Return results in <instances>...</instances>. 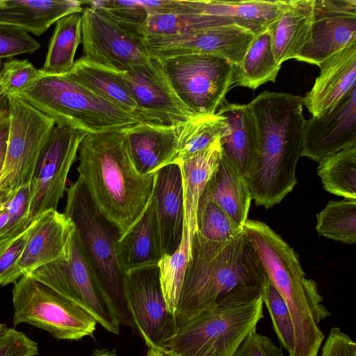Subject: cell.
<instances>
[{
  "instance_id": "1",
  "label": "cell",
  "mask_w": 356,
  "mask_h": 356,
  "mask_svg": "<svg viewBox=\"0 0 356 356\" xmlns=\"http://www.w3.org/2000/svg\"><path fill=\"white\" fill-rule=\"evenodd\" d=\"M267 282L243 232L224 243L196 232L175 314L177 325L216 306L263 297Z\"/></svg>"
},
{
  "instance_id": "2",
  "label": "cell",
  "mask_w": 356,
  "mask_h": 356,
  "mask_svg": "<svg viewBox=\"0 0 356 356\" xmlns=\"http://www.w3.org/2000/svg\"><path fill=\"white\" fill-rule=\"evenodd\" d=\"M78 159L79 178L99 211L122 235L145 209L155 173L138 171L122 129L88 134Z\"/></svg>"
},
{
  "instance_id": "3",
  "label": "cell",
  "mask_w": 356,
  "mask_h": 356,
  "mask_svg": "<svg viewBox=\"0 0 356 356\" xmlns=\"http://www.w3.org/2000/svg\"><path fill=\"white\" fill-rule=\"evenodd\" d=\"M300 95L264 91L250 104L257 120L259 153L247 183L257 206L279 204L297 183L305 119Z\"/></svg>"
},
{
  "instance_id": "4",
  "label": "cell",
  "mask_w": 356,
  "mask_h": 356,
  "mask_svg": "<svg viewBox=\"0 0 356 356\" xmlns=\"http://www.w3.org/2000/svg\"><path fill=\"white\" fill-rule=\"evenodd\" d=\"M243 232L289 309L296 337L293 356H318L325 338L318 325L330 313L322 304L316 283L306 277L295 250L266 223L248 220Z\"/></svg>"
},
{
  "instance_id": "5",
  "label": "cell",
  "mask_w": 356,
  "mask_h": 356,
  "mask_svg": "<svg viewBox=\"0 0 356 356\" xmlns=\"http://www.w3.org/2000/svg\"><path fill=\"white\" fill-rule=\"evenodd\" d=\"M18 95L51 118L55 125L79 129L88 134L121 130L143 121L138 115L100 97L66 73L42 72Z\"/></svg>"
},
{
  "instance_id": "6",
  "label": "cell",
  "mask_w": 356,
  "mask_h": 356,
  "mask_svg": "<svg viewBox=\"0 0 356 356\" xmlns=\"http://www.w3.org/2000/svg\"><path fill=\"white\" fill-rule=\"evenodd\" d=\"M64 214L72 222L84 256L112 302L120 324L134 327L123 289L124 273L117 259L119 229L98 209L81 179L67 188Z\"/></svg>"
},
{
  "instance_id": "7",
  "label": "cell",
  "mask_w": 356,
  "mask_h": 356,
  "mask_svg": "<svg viewBox=\"0 0 356 356\" xmlns=\"http://www.w3.org/2000/svg\"><path fill=\"white\" fill-rule=\"evenodd\" d=\"M263 297L220 305L178 325L172 356H233L264 317Z\"/></svg>"
},
{
  "instance_id": "8",
  "label": "cell",
  "mask_w": 356,
  "mask_h": 356,
  "mask_svg": "<svg viewBox=\"0 0 356 356\" xmlns=\"http://www.w3.org/2000/svg\"><path fill=\"white\" fill-rule=\"evenodd\" d=\"M13 324H29L58 339L92 336L97 321L85 309L29 275L13 289Z\"/></svg>"
},
{
  "instance_id": "9",
  "label": "cell",
  "mask_w": 356,
  "mask_h": 356,
  "mask_svg": "<svg viewBox=\"0 0 356 356\" xmlns=\"http://www.w3.org/2000/svg\"><path fill=\"white\" fill-rule=\"evenodd\" d=\"M9 132L0 191L8 195L31 182L54 120L17 95H6Z\"/></svg>"
},
{
  "instance_id": "10",
  "label": "cell",
  "mask_w": 356,
  "mask_h": 356,
  "mask_svg": "<svg viewBox=\"0 0 356 356\" xmlns=\"http://www.w3.org/2000/svg\"><path fill=\"white\" fill-rule=\"evenodd\" d=\"M29 275L85 309L106 330L119 334L116 311L92 273L75 232L68 259L44 265Z\"/></svg>"
},
{
  "instance_id": "11",
  "label": "cell",
  "mask_w": 356,
  "mask_h": 356,
  "mask_svg": "<svg viewBox=\"0 0 356 356\" xmlns=\"http://www.w3.org/2000/svg\"><path fill=\"white\" fill-rule=\"evenodd\" d=\"M160 62L177 96L194 115L216 113L234 85V65L220 57L191 54Z\"/></svg>"
},
{
  "instance_id": "12",
  "label": "cell",
  "mask_w": 356,
  "mask_h": 356,
  "mask_svg": "<svg viewBox=\"0 0 356 356\" xmlns=\"http://www.w3.org/2000/svg\"><path fill=\"white\" fill-rule=\"evenodd\" d=\"M123 289L134 327L148 348L168 350L178 325L168 309L157 265L125 273Z\"/></svg>"
},
{
  "instance_id": "13",
  "label": "cell",
  "mask_w": 356,
  "mask_h": 356,
  "mask_svg": "<svg viewBox=\"0 0 356 356\" xmlns=\"http://www.w3.org/2000/svg\"><path fill=\"white\" fill-rule=\"evenodd\" d=\"M87 132L79 129L55 125L40 155L31 181L32 220L57 210L66 190V181L75 162L80 144Z\"/></svg>"
},
{
  "instance_id": "14",
  "label": "cell",
  "mask_w": 356,
  "mask_h": 356,
  "mask_svg": "<svg viewBox=\"0 0 356 356\" xmlns=\"http://www.w3.org/2000/svg\"><path fill=\"white\" fill-rule=\"evenodd\" d=\"M255 33L238 25L202 29L168 35L143 38L151 58L163 61L172 57L208 54L241 65Z\"/></svg>"
},
{
  "instance_id": "15",
  "label": "cell",
  "mask_w": 356,
  "mask_h": 356,
  "mask_svg": "<svg viewBox=\"0 0 356 356\" xmlns=\"http://www.w3.org/2000/svg\"><path fill=\"white\" fill-rule=\"evenodd\" d=\"M81 19L85 58L120 72L151 60L143 38L125 30L99 10L84 8Z\"/></svg>"
},
{
  "instance_id": "16",
  "label": "cell",
  "mask_w": 356,
  "mask_h": 356,
  "mask_svg": "<svg viewBox=\"0 0 356 356\" xmlns=\"http://www.w3.org/2000/svg\"><path fill=\"white\" fill-rule=\"evenodd\" d=\"M122 74L143 121L178 125L196 115L177 96L161 62L152 58Z\"/></svg>"
},
{
  "instance_id": "17",
  "label": "cell",
  "mask_w": 356,
  "mask_h": 356,
  "mask_svg": "<svg viewBox=\"0 0 356 356\" xmlns=\"http://www.w3.org/2000/svg\"><path fill=\"white\" fill-rule=\"evenodd\" d=\"M356 44V0H314L309 39L297 60L318 66Z\"/></svg>"
},
{
  "instance_id": "18",
  "label": "cell",
  "mask_w": 356,
  "mask_h": 356,
  "mask_svg": "<svg viewBox=\"0 0 356 356\" xmlns=\"http://www.w3.org/2000/svg\"><path fill=\"white\" fill-rule=\"evenodd\" d=\"M356 146V88L332 112L305 120L302 154L318 163Z\"/></svg>"
},
{
  "instance_id": "19",
  "label": "cell",
  "mask_w": 356,
  "mask_h": 356,
  "mask_svg": "<svg viewBox=\"0 0 356 356\" xmlns=\"http://www.w3.org/2000/svg\"><path fill=\"white\" fill-rule=\"evenodd\" d=\"M291 0L188 1L197 15L200 29L238 25L257 34L268 27Z\"/></svg>"
},
{
  "instance_id": "20",
  "label": "cell",
  "mask_w": 356,
  "mask_h": 356,
  "mask_svg": "<svg viewBox=\"0 0 356 356\" xmlns=\"http://www.w3.org/2000/svg\"><path fill=\"white\" fill-rule=\"evenodd\" d=\"M318 67L319 76L302 98L313 117L332 112L356 88V44L332 54Z\"/></svg>"
},
{
  "instance_id": "21",
  "label": "cell",
  "mask_w": 356,
  "mask_h": 356,
  "mask_svg": "<svg viewBox=\"0 0 356 356\" xmlns=\"http://www.w3.org/2000/svg\"><path fill=\"white\" fill-rule=\"evenodd\" d=\"M74 232L72 222L63 213L50 210L40 216L17 264L21 275H30L44 265L68 259Z\"/></svg>"
},
{
  "instance_id": "22",
  "label": "cell",
  "mask_w": 356,
  "mask_h": 356,
  "mask_svg": "<svg viewBox=\"0 0 356 356\" xmlns=\"http://www.w3.org/2000/svg\"><path fill=\"white\" fill-rule=\"evenodd\" d=\"M183 124L166 125L141 121L122 129L133 162L140 173L154 174L163 167L174 163Z\"/></svg>"
},
{
  "instance_id": "23",
  "label": "cell",
  "mask_w": 356,
  "mask_h": 356,
  "mask_svg": "<svg viewBox=\"0 0 356 356\" xmlns=\"http://www.w3.org/2000/svg\"><path fill=\"white\" fill-rule=\"evenodd\" d=\"M155 200L162 251L172 254L179 247L184 227V195L180 166L171 163L155 172Z\"/></svg>"
},
{
  "instance_id": "24",
  "label": "cell",
  "mask_w": 356,
  "mask_h": 356,
  "mask_svg": "<svg viewBox=\"0 0 356 356\" xmlns=\"http://www.w3.org/2000/svg\"><path fill=\"white\" fill-rule=\"evenodd\" d=\"M217 113L223 116L227 127L220 138L222 152L247 180L253 171L259 153L257 120L249 104L228 102L226 99Z\"/></svg>"
},
{
  "instance_id": "25",
  "label": "cell",
  "mask_w": 356,
  "mask_h": 356,
  "mask_svg": "<svg viewBox=\"0 0 356 356\" xmlns=\"http://www.w3.org/2000/svg\"><path fill=\"white\" fill-rule=\"evenodd\" d=\"M116 255L124 274L136 268L156 266L161 259V234L152 194L140 216L118 241Z\"/></svg>"
},
{
  "instance_id": "26",
  "label": "cell",
  "mask_w": 356,
  "mask_h": 356,
  "mask_svg": "<svg viewBox=\"0 0 356 356\" xmlns=\"http://www.w3.org/2000/svg\"><path fill=\"white\" fill-rule=\"evenodd\" d=\"M200 198L216 202L239 227H243L252 200L245 178L222 152L219 165Z\"/></svg>"
},
{
  "instance_id": "27",
  "label": "cell",
  "mask_w": 356,
  "mask_h": 356,
  "mask_svg": "<svg viewBox=\"0 0 356 356\" xmlns=\"http://www.w3.org/2000/svg\"><path fill=\"white\" fill-rule=\"evenodd\" d=\"M220 138L207 149L191 156L179 165L184 195L181 239L192 242L197 232L198 201L207 184L217 169L222 154Z\"/></svg>"
},
{
  "instance_id": "28",
  "label": "cell",
  "mask_w": 356,
  "mask_h": 356,
  "mask_svg": "<svg viewBox=\"0 0 356 356\" xmlns=\"http://www.w3.org/2000/svg\"><path fill=\"white\" fill-rule=\"evenodd\" d=\"M81 6L82 1L76 0H3L0 23L40 36L59 19L81 13Z\"/></svg>"
},
{
  "instance_id": "29",
  "label": "cell",
  "mask_w": 356,
  "mask_h": 356,
  "mask_svg": "<svg viewBox=\"0 0 356 356\" xmlns=\"http://www.w3.org/2000/svg\"><path fill=\"white\" fill-rule=\"evenodd\" d=\"M314 5V0H291L270 25L273 51L278 63L296 59L308 42Z\"/></svg>"
},
{
  "instance_id": "30",
  "label": "cell",
  "mask_w": 356,
  "mask_h": 356,
  "mask_svg": "<svg viewBox=\"0 0 356 356\" xmlns=\"http://www.w3.org/2000/svg\"><path fill=\"white\" fill-rule=\"evenodd\" d=\"M73 79L123 111L137 115L136 104L124 79L122 72L81 57L66 72Z\"/></svg>"
},
{
  "instance_id": "31",
  "label": "cell",
  "mask_w": 356,
  "mask_h": 356,
  "mask_svg": "<svg viewBox=\"0 0 356 356\" xmlns=\"http://www.w3.org/2000/svg\"><path fill=\"white\" fill-rule=\"evenodd\" d=\"M281 64L274 56L270 26L255 35L241 66H234V85L256 89L276 80Z\"/></svg>"
},
{
  "instance_id": "32",
  "label": "cell",
  "mask_w": 356,
  "mask_h": 356,
  "mask_svg": "<svg viewBox=\"0 0 356 356\" xmlns=\"http://www.w3.org/2000/svg\"><path fill=\"white\" fill-rule=\"evenodd\" d=\"M48 46L42 72L47 74L67 72L74 64V56L81 42V13H73L59 19Z\"/></svg>"
},
{
  "instance_id": "33",
  "label": "cell",
  "mask_w": 356,
  "mask_h": 356,
  "mask_svg": "<svg viewBox=\"0 0 356 356\" xmlns=\"http://www.w3.org/2000/svg\"><path fill=\"white\" fill-rule=\"evenodd\" d=\"M227 127L225 118L217 113L192 117L182 126L174 163L179 165L186 159L207 149L222 136Z\"/></svg>"
},
{
  "instance_id": "34",
  "label": "cell",
  "mask_w": 356,
  "mask_h": 356,
  "mask_svg": "<svg viewBox=\"0 0 356 356\" xmlns=\"http://www.w3.org/2000/svg\"><path fill=\"white\" fill-rule=\"evenodd\" d=\"M318 163V175L326 191L356 200V146L341 150Z\"/></svg>"
},
{
  "instance_id": "35",
  "label": "cell",
  "mask_w": 356,
  "mask_h": 356,
  "mask_svg": "<svg viewBox=\"0 0 356 356\" xmlns=\"http://www.w3.org/2000/svg\"><path fill=\"white\" fill-rule=\"evenodd\" d=\"M319 235L346 244L356 242V200L330 201L316 215Z\"/></svg>"
},
{
  "instance_id": "36",
  "label": "cell",
  "mask_w": 356,
  "mask_h": 356,
  "mask_svg": "<svg viewBox=\"0 0 356 356\" xmlns=\"http://www.w3.org/2000/svg\"><path fill=\"white\" fill-rule=\"evenodd\" d=\"M243 232L213 201L200 198L197 211V232L204 238L224 243Z\"/></svg>"
},
{
  "instance_id": "37",
  "label": "cell",
  "mask_w": 356,
  "mask_h": 356,
  "mask_svg": "<svg viewBox=\"0 0 356 356\" xmlns=\"http://www.w3.org/2000/svg\"><path fill=\"white\" fill-rule=\"evenodd\" d=\"M38 222L34 219L23 231L0 238V286L15 283L22 277L17 264Z\"/></svg>"
},
{
  "instance_id": "38",
  "label": "cell",
  "mask_w": 356,
  "mask_h": 356,
  "mask_svg": "<svg viewBox=\"0 0 356 356\" xmlns=\"http://www.w3.org/2000/svg\"><path fill=\"white\" fill-rule=\"evenodd\" d=\"M263 301L268 309L280 342L289 356H293L296 337L291 316L285 301L268 280Z\"/></svg>"
},
{
  "instance_id": "39",
  "label": "cell",
  "mask_w": 356,
  "mask_h": 356,
  "mask_svg": "<svg viewBox=\"0 0 356 356\" xmlns=\"http://www.w3.org/2000/svg\"><path fill=\"white\" fill-rule=\"evenodd\" d=\"M83 3L102 12L121 27L136 35L149 16L138 0H97Z\"/></svg>"
},
{
  "instance_id": "40",
  "label": "cell",
  "mask_w": 356,
  "mask_h": 356,
  "mask_svg": "<svg viewBox=\"0 0 356 356\" xmlns=\"http://www.w3.org/2000/svg\"><path fill=\"white\" fill-rule=\"evenodd\" d=\"M42 74L26 59H10L0 70V90L6 95H19Z\"/></svg>"
},
{
  "instance_id": "41",
  "label": "cell",
  "mask_w": 356,
  "mask_h": 356,
  "mask_svg": "<svg viewBox=\"0 0 356 356\" xmlns=\"http://www.w3.org/2000/svg\"><path fill=\"white\" fill-rule=\"evenodd\" d=\"M40 47V43L26 31L0 23V59L32 54Z\"/></svg>"
},
{
  "instance_id": "42",
  "label": "cell",
  "mask_w": 356,
  "mask_h": 356,
  "mask_svg": "<svg viewBox=\"0 0 356 356\" xmlns=\"http://www.w3.org/2000/svg\"><path fill=\"white\" fill-rule=\"evenodd\" d=\"M38 344L23 332L8 328L0 337V356H36Z\"/></svg>"
},
{
  "instance_id": "43",
  "label": "cell",
  "mask_w": 356,
  "mask_h": 356,
  "mask_svg": "<svg viewBox=\"0 0 356 356\" xmlns=\"http://www.w3.org/2000/svg\"><path fill=\"white\" fill-rule=\"evenodd\" d=\"M233 356H285L282 348L268 337L253 330L245 339Z\"/></svg>"
},
{
  "instance_id": "44",
  "label": "cell",
  "mask_w": 356,
  "mask_h": 356,
  "mask_svg": "<svg viewBox=\"0 0 356 356\" xmlns=\"http://www.w3.org/2000/svg\"><path fill=\"white\" fill-rule=\"evenodd\" d=\"M319 356H356V343L340 328L334 327L330 331Z\"/></svg>"
},
{
  "instance_id": "45",
  "label": "cell",
  "mask_w": 356,
  "mask_h": 356,
  "mask_svg": "<svg viewBox=\"0 0 356 356\" xmlns=\"http://www.w3.org/2000/svg\"><path fill=\"white\" fill-rule=\"evenodd\" d=\"M9 132V113L7 97L0 98V176L5 163Z\"/></svg>"
},
{
  "instance_id": "46",
  "label": "cell",
  "mask_w": 356,
  "mask_h": 356,
  "mask_svg": "<svg viewBox=\"0 0 356 356\" xmlns=\"http://www.w3.org/2000/svg\"><path fill=\"white\" fill-rule=\"evenodd\" d=\"M140 3L149 15L175 13L180 6V0H142Z\"/></svg>"
},
{
  "instance_id": "47",
  "label": "cell",
  "mask_w": 356,
  "mask_h": 356,
  "mask_svg": "<svg viewBox=\"0 0 356 356\" xmlns=\"http://www.w3.org/2000/svg\"><path fill=\"white\" fill-rule=\"evenodd\" d=\"M90 356H118L115 350H95Z\"/></svg>"
},
{
  "instance_id": "48",
  "label": "cell",
  "mask_w": 356,
  "mask_h": 356,
  "mask_svg": "<svg viewBox=\"0 0 356 356\" xmlns=\"http://www.w3.org/2000/svg\"><path fill=\"white\" fill-rule=\"evenodd\" d=\"M147 356H172L167 350L149 348Z\"/></svg>"
},
{
  "instance_id": "49",
  "label": "cell",
  "mask_w": 356,
  "mask_h": 356,
  "mask_svg": "<svg viewBox=\"0 0 356 356\" xmlns=\"http://www.w3.org/2000/svg\"><path fill=\"white\" fill-rule=\"evenodd\" d=\"M7 329L8 328H7L6 325L0 322V335L3 334L6 331Z\"/></svg>"
},
{
  "instance_id": "50",
  "label": "cell",
  "mask_w": 356,
  "mask_h": 356,
  "mask_svg": "<svg viewBox=\"0 0 356 356\" xmlns=\"http://www.w3.org/2000/svg\"><path fill=\"white\" fill-rule=\"evenodd\" d=\"M3 95H4V94H3V93L1 92V90H0V98L1 97V96H2Z\"/></svg>"
},
{
  "instance_id": "51",
  "label": "cell",
  "mask_w": 356,
  "mask_h": 356,
  "mask_svg": "<svg viewBox=\"0 0 356 356\" xmlns=\"http://www.w3.org/2000/svg\"><path fill=\"white\" fill-rule=\"evenodd\" d=\"M2 194L3 193L0 191V198H1V195H2Z\"/></svg>"
},
{
  "instance_id": "52",
  "label": "cell",
  "mask_w": 356,
  "mask_h": 356,
  "mask_svg": "<svg viewBox=\"0 0 356 356\" xmlns=\"http://www.w3.org/2000/svg\"><path fill=\"white\" fill-rule=\"evenodd\" d=\"M3 0H0V5L2 3Z\"/></svg>"
},
{
  "instance_id": "53",
  "label": "cell",
  "mask_w": 356,
  "mask_h": 356,
  "mask_svg": "<svg viewBox=\"0 0 356 356\" xmlns=\"http://www.w3.org/2000/svg\"><path fill=\"white\" fill-rule=\"evenodd\" d=\"M1 61H0V70H1Z\"/></svg>"
},
{
  "instance_id": "54",
  "label": "cell",
  "mask_w": 356,
  "mask_h": 356,
  "mask_svg": "<svg viewBox=\"0 0 356 356\" xmlns=\"http://www.w3.org/2000/svg\"><path fill=\"white\" fill-rule=\"evenodd\" d=\"M2 334H1V335H2ZM1 335H0V337H1Z\"/></svg>"
}]
</instances>
